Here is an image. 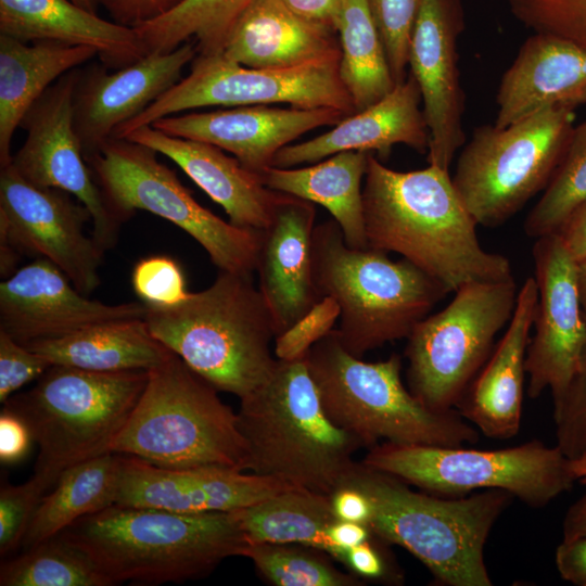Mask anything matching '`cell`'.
Here are the masks:
<instances>
[{
	"mask_svg": "<svg viewBox=\"0 0 586 586\" xmlns=\"http://www.w3.org/2000/svg\"><path fill=\"white\" fill-rule=\"evenodd\" d=\"M362 206L368 247L399 254L448 293L512 277L506 256L482 247L477 222L447 169L429 164L398 171L370 153Z\"/></svg>",
	"mask_w": 586,
	"mask_h": 586,
	"instance_id": "6da1fadb",
	"label": "cell"
},
{
	"mask_svg": "<svg viewBox=\"0 0 586 586\" xmlns=\"http://www.w3.org/2000/svg\"><path fill=\"white\" fill-rule=\"evenodd\" d=\"M84 551L113 585L181 583L244 556L249 540L233 511L181 513L113 505L58 534Z\"/></svg>",
	"mask_w": 586,
	"mask_h": 586,
	"instance_id": "7a4b0ae2",
	"label": "cell"
},
{
	"mask_svg": "<svg viewBox=\"0 0 586 586\" xmlns=\"http://www.w3.org/2000/svg\"><path fill=\"white\" fill-rule=\"evenodd\" d=\"M342 485L356 487L369 498L371 532L387 545L409 551L438 584L493 585L484 548L495 522L514 498L508 492L484 489L461 497L420 493L361 461H355Z\"/></svg>",
	"mask_w": 586,
	"mask_h": 586,
	"instance_id": "3957f363",
	"label": "cell"
},
{
	"mask_svg": "<svg viewBox=\"0 0 586 586\" xmlns=\"http://www.w3.org/2000/svg\"><path fill=\"white\" fill-rule=\"evenodd\" d=\"M238 424L252 473L331 495L362 446L324 412L305 358L277 359L270 375L240 399Z\"/></svg>",
	"mask_w": 586,
	"mask_h": 586,
	"instance_id": "277c9868",
	"label": "cell"
},
{
	"mask_svg": "<svg viewBox=\"0 0 586 586\" xmlns=\"http://www.w3.org/2000/svg\"><path fill=\"white\" fill-rule=\"evenodd\" d=\"M144 320L194 372L240 399L276 366L273 319L252 273L219 270L208 288L190 292L176 305L146 306Z\"/></svg>",
	"mask_w": 586,
	"mask_h": 586,
	"instance_id": "5b68a950",
	"label": "cell"
},
{
	"mask_svg": "<svg viewBox=\"0 0 586 586\" xmlns=\"http://www.w3.org/2000/svg\"><path fill=\"white\" fill-rule=\"evenodd\" d=\"M313 271L320 298L340 307L339 340L354 356L407 339L447 290L409 260L352 249L334 219L315 226Z\"/></svg>",
	"mask_w": 586,
	"mask_h": 586,
	"instance_id": "8992f818",
	"label": "cell"
},
{
	"mask_svg": "<svg viewBox=\"0 0 586 586\" xmlns=\"http://www.w3.org/2000/svg\"><path fill=\"white\" fill-rule=\"evenodd\" d=\"M322 408L342 430L371 448L380 441L459 447L479 440L456 410L425 407L402 381V357L364 361L341 343L335 328L304 356Z\"/></svg>",
	"mask_w": 586,
	"mask_h": 586,
	"instance_id": "52a82bcc",
	"label": "cell"
},
{
	"mask_svg": "<svg viewBox=\"0 0 586 586\" xmlns=\"http://www.w3.org/2000/svg\"><path fill=\"white\" fill-rule=\"evenodd\" d=\"M145 387L111 451L165 469L247 467L238 415L211 383L173 354Z\"/></svg>",
	"mask_w": 586,
	"mask_h": 586,
	"instance_id": "ba28073f",
	"label": "cell"
},
{
	"mask_svg": "<svg viewBox=\"0 0 586 586\" xmlns=\"http://www.w3.org/2000/svg\"><path fill=\"white\" fill-rule=\"evenodd\" d=\"M148 375L52 365L34 387L11 396L4 407L26 422L39 447L34 472L55 484L66 469L112 453Z\"/></svg>",
	"mask_w": 586,
	"mask_h": 586,
	"instance_id": "9c48e42d",
	"label": "cell"
},
{
	"mask_svg": "<svg viewBox=\"0 0 586 586\" xmlns=\"http://www.w3.org/2000/svg\"><path fill=\"white\" fill-rule=\"evenodd\" d=\"M361 462L435 495L502 489L533 508L545 507L576 481L571 459L537 440L492 450L383 442Z\"/></svg>",
	"mask_w": 586,
	"mask_h": 586,
	"instance_id": "30bf717a",
	"label": "cell"
},
{
	"mask_svg": "<svg viewBox=\"0 0 586 586\" xmlns=\"http://www.w3.org/2000/svg\"><path fill=\"white\" fill-rule=\"evenodd\" d=\"M574 110L556 106L505 128L473 130L451 178L477 225H502L546 188L574 130Z\"/></svg>",
	"mask_w": 586,
	"mask_h": 586,
	"instance_id": "8fae6325",
	"label": "cell"
},
{
	"mask_svg": "<svg viewBox=\"0 0 586 586\" xmlns=\"http://www.w3.org/2000/svg\"><path fill=\"white\" fill-rule=\"evenodd\" d=\"M517 297L513 276L473 282L455 291L442 310L419 321L404 352L411 394L433 411L455 409L510 321Z\"/></svg>",
	"mask_w": 586,
	"mask_h": 586,
	"instance_id": "7c38bea8",
	"label": "cell"
},
{
	"mask_svg": "<svg viewBox=\"0 0 586 586\" xmlns=\"http://www.w3.org/2000/svg\"><path fill=\"white\" fill-rule=\"evenodd\" d=\"M157 154L129 139L111 138L87 163L123 222L136 211L150 212L191 235L219 270L252 273L262 230L237 227L202 206Z\"/></svg>",
	"mask_w": 586,
	"mask_h": 586,
	"instance_id": "4fadbf2b",
	"label": "cell"
},
{
	"mask_svg": "<svg viewBox=\"0 0 586 586\" xmlns=\"http://www.w3.org/2000/svg\"><path fill=\"white\" fill-rule=\"evenodd\" d=\"M341 53L288 68H254L224 54L196 56L190 74L136 117L120 125L113 138L183 111L221 106L285 103L298 109L331 107L347 116L356 112L340 76Z\"/></svg>",
	"mask_w": 586,
	"mask_h": 586,
	"instance_id": "5bb4252c",
	"label": "cell"
},
{
	"mask_svg": "<svg viewBox=\"0 0 586 586\" xmlns=\"http://www.w3.org/2000/svg\"><path fill=\"white\" fill-rule=\"evenodd\" d=\"M79 75V68L64 74L28 110L20 126L26 140L10 165L28 182L60 189L79 201L91 215V235L105 252L117 244L124 222L99 187L74 129Z\"/></svg>",
	"mask_w": 586,
	"mask_h": 586,
	"instance_id": "9a60e30c",
	"label": "cell"
},
{
	"mask_svg": "<svg viewBox=\"0 0 586 586\" xmlns=\"http://www.w3.org/2000/svg\"><path fill=\"white\" fill-rule=\"evenodd\" d=\"M89 211L65 191L22 178L9 164L0 170V240L20 255L44 258L89 296L101 283L104 251L85 227Z\"/></svg>",
	"mask_w": 586,
	"mask_h": 586,
	"instance_id": "2e32d148",
	"label": "cell"
},
{
	"mask_svg": "<svg viewBox=\"0 0 586 586\" xmlns=\"http://www.w3.org/2000/svg\"><path fill=\"white\" fill-rule=\"evenodd\" d=\"M533 259L538 300L525 357L527 394L534 399L548 388L556 404L575 373L586 341L577 263L558 233L536 239Z\"/></svg>",
	"mask_w": 586,
	"mask_h": 586,
	"instance_id": "e0dca14e",
	"label": "cell"
},
{
	"mask_svg": "<svg viewBox=\"0 0 586 586\" xmlns=\"http://www.w3.org/2000/svg\"><path fill=\"white\" fill-rule=\"evenodd\" d=\"M463 28L462 0H422L409 44L408 66L420 88L430 132L426 160L447 170L466 141L457 54Z\"/></svg>",
	"mask_w": 586,
	"mask_h": 586,
	"instance_id": "ac0fdd59",
	"label": "cell"
},
{
	"mask_svg": "<svg viewBox=\"0 0 586 586\" xmlns=\"http://www.w3.org/2000/svg\"><path fill=\"white\" fill-rule=\"evenodd\" d=\"M142 302L110 305L79 292L54 264L36 258L0 283V330L26 345L93 324L144 318Z\"/></svg>",
	"mask_w": 586,
	"mask_h": 586,
	"instance_id": "d6986e66",
	"label": "cell"
},
{
	"mask_svg": "<svg viewBox=\"0 0 586 586\" xmlns=\"http://www.w3.org/2000/svg\"><path fill=\"white\" fill-rule=\"evenodd\" d=\"M196 54L195 42L191 40L166 53H149L113 73L105 65L80 69L74 92L73 122L85 160L113 138L120 125L175 86Z\"/></svg>",
	"mask_w": 586,
	"mask_h": 586,
	"instance_id": "ffe728a7",
	"label": "cell"
},
{
	"mask_svg": "<svg viewBox=\"0 0 586 586\" xmlns=\"http://www.w3.org/2000/svg\"><path fill=\"white\" fill-rule=\"evenodd\" d=\"M120 455L115 504L120 506L181 513L227 512L293 488L276 479L230 468L165 469Z\"/></svg>",
	"mask_w": 586,
	"mask_h": 586,
	"instance_id": "44dd1931",
	"label": "cell"
},
{
	"mask_svg": "<svg viewBox=\"0 0 586 586\" xmlns=\"http://www.w3.org/2000/svg\"><path fill=\"white\" fill-rule=\"evenodd\" d=\"M347 116L331 107L298 109L242 105L157 119L151 126L174 137L207 142L262 174L276 154L305 132L334 126Z\"/></svg>",
	"mask_w": 586,
	"mask_h": 586,
	"instance_id": "7402d4cb",
	"label": "cell"
},
{
	"mask_svg": "<svg viewBox=\"0 0 586 586\" xmlns=\"http://www.w3.org/2000/svg\"><path fill=\"white\" fill-rule=\"evenodd\" d=\"M315 218L314 203L280 192L272 221L262 230L255 270L277 336L321 300L313 271Z\"/></svg>",
	"mask_w": 586,
	"mask_h": 586,
	"instance_id": "603a6c76",
	"label": "cell"
},
{
	"mask_svg": "<svg viewBox=\"0 0 586 586\" xmlns=\"http://www.w3.org/2000/svg\"><path fill=\"white\" fill-rule=\"evenodd\" d=\"M421 104L419 85L409 73L383 99L345 116L329 131L282 148L272 166L291 168L314 164L344 151L377 152L379 158L384 160L396 144L426 154L430 132Z\"/></svg>",
	"mask_w": 586,
	"mask_h": 586,
	"instance_id": "cb8c5ba5",
	"label": "cell"
},
{
	"mask_svg": "<svg viewBox=\"0 0 586 586\" xmlns=\"http://www.w3.org/2000/svg\"><path fill=\"white\" fill-rule=\"evenodd\" d=\"M586 103V47L534 33L504 73L494 125L505 128L556 106Z\"/></svg>",
	"mask_w": 586,
	"mask_h": 586,
	"instance_id": "d4e9b609",
	"label": "cell"
},
{
	"mask_svg": "<svg viewBox=\"0 0 586 586\" xmlns=\"http://www.w3.org/2000/svg\"><path fill=\"white\" fill-rule=\"evenodd\" d=\"M538 300L534 277L518 292L508 328L456 410L485 436L509 440L521 426L525 357Z\"/></svg>",
	"mask_w": 586,
	"mask_h": 586,
	"instance_id": "484cf974",
	"label": "cell"
},
{
	"mask_svg": "<svg viewBox=\"0 0 586 586\" xmlns=\"http://www.w3.org/2000/svg\"><path fill=\"white\" fill-rule=\"evenodd\" d=\"M125 138L176 163L224 208L232 225L264 230L271 224L280 192L266 187L259 174L247 169L220 148L169 136L151 125L137 128Z\"/></svg>",
	"mask_w": 586,
	"mask_h": 586,
	"instance_id": "4316f807",
	"label": "cell"
},
{
	"mask_svg": "<svg viewBox=\"0 0 586 586\" xmlns=\"http://www.w3.org/2000/svg\"><path fill=\"white\" fill-rule=\"evenodd\" d=\"M0 34L25 42L89 47L103 65L115 69L148 54L133 28L103 20L71 0H0Z\"/></svg>",
	"mask_w": 586,
	"mask_h": 586,
	"instance_id": "83f0119b",
	"label": "cell"
},
{
	"mask_svg": "<svg viewBox=\"0 0 586 586\" xmlns=\"http://www.w3.org/2000/svg\"><path fill=\"white\" fill-rule=\"evenodd\" d=\"M341 53L337 33L283 0H254L229 30L221 54L247 67L288 68Z\"/></svg>",
	"mask_w": 586,
	"mask_h": 586,
	"instance_id": "f1b7e54d",
	"label": "cell"
},
{
	"mask_svg": "<svg viewBox=\"0 0 586 586\" xmlns=\"http://www.w3.org/2000/svg\"><path fill=\"white\" fill-rule=\"evenodd\" d=\"M94 56L89 47L30 43L0 34V167L11 163L14 132L33 104L64 74Z\"/></svg>",
	"mask_w": 586,
	"mask_h": 586,
	"instance_id": "f546056e",
	"label": "cell"
},
{
	"mask_svg": "<svg viewBox=\"0 0 586 586\" xmlns=\"http://www.w3.org/2000/svg\"><path fill=\"white\" fill-rule=\"evenodd\" d=\"M369 152L344 151L300 168L269 167L266 187L327 208L352 249H368L362 206Z\"/></svg>",
	"mask_w": 586,
	"mask_h": 586,
	"instance_id": "4dcf8cb0",
	"label": "cell"
},
{
	"mask_svg": "<svg viewBox=\"0 0 586 586\" xmlns=\"http://www.w3.org/2000/svg\"><path fill=\"white\" fill-rule=\"evenodd\" d=\"M26 346L51 365L101 372L149 371L174 354L151 333L144 318L106 321Z\"/></svg>",
	"mask_w": 586,
	"mask_h": 586,
	"instance_id": "1f68e13d",
	"label": "cell"
},
{
	"mask_svg": "<svg viewBox=\"0 0 586 586\" xmlns=\"http://www.w3.org/2000/svg\"><path fill=\"white\" fill-rule=\"evenodd\" d=\"M122 455L107 453L63 471L36 509L22 547L28 549L77 520L116 504Z\"/></svg>",
	"mask_w": 586,
	"mask_h": 586,
	"instance_id": "d6a6232c",
	"label": "cell"
},
{
	"mask_svg": "<svg viewBox=\"0 0 586 586\" xmlns=\"http://www.w3.org/2000/svg\"><path fill=\"white\" fill-rule=\"evenodd\" d=\"M234 512L249 543L301 544L330 556L327 530L336 518L329 495L293 487Z\"/></svg>",
	"mask_w": 586,
	"mask_h": 586,
	"instance_id": "836d02e7",
	"label": "cell"
},
{
	"mask_svg": "<svg viewBox=\"0 0 586 586\" xmlns=\"http://www.w3.org/2000/svg\"><path fill=\"white\" fill-rule=\"evenodd\" d=\"M340 76L355 110H364L397 85L367 0H342L337 23Z\"/></svg>",
	"mask_w": 586,
	"mask_h": 586,
	"instance_id": "e575fe53",
	"label": "cell"
},
{
	"mask_svg": "<svg viewBox=\"0 0 586 586\" xmlns=\"http://www.w3.org/2000/svg\"><path fill=\"white\" fill-rule=\"evenodd\" d=\"M254 0H182L164 15L135 27L148 54L194 41L200 55L221 53L226 37Z\"/></svg>",
	"mask_w": 586,
	"mask_h": 586,
	"instance_id": "d590c367",
	"label": "cell"
},
{
	"mask_svg": "<svg viewBox=\"0 0 586 586\" xmlns=\"http://www.w3.org/2000/svg\"><path fill=\"white\" fill-rule=\"evenodd\" d=\"M1 586H113L79 548L59 535L1 564Z\"/></svg>",
	"mask_w": 586,
	"mask_h": 586,
	"instance_id": "8d00e7d4",
	"label": "cell"
},
{
	"mask_svg": "<svg viewBox=\"0 0 586 586\" xmlns=\"http://www.w3.org/2000/svg\"><path fill=\"white\" fill-rule=\"evenodd\" d=\"M275 586H360L362 579L344 573L330 556L301 544L249 543L244 556Z\"/></svg>",
	"mask_w": 586,
	"mask_h": 586,
	"instance_id": "74e56055",
	"label": "cell"
},
{
	"mask_svg": "<svg viewBox=\"0 0 586 586\" xmlns=\"http://www.w3.org/2000/svg\"><path fill=\"white\" fill-rule=\"evenodd\" d=\"M585 200L586 122L574 127L563 157L525 219V233L535 239L556 233Z\"/></svg>",
	"mask_w": 586,
	"mask_h": 586,
	"instance_id": "f35d334b",
	"label": "cell"
},
{
	"mask_svg": "<svg viewBox=\"0 0 586 586\" xmlns=\"http://www.w3.org/2000/svg\"><path fill=\"white\" fill-rule=\"evenodd\" d=\"M511 13L534 33L586 47V0H507Z\"/></svg>",
	"mask_w": 586,
	"mask_h": 586,
	"instance_id": "ab89813d",
	"label": "cell"
},
{
	"mask_svg": "<svg viewBox=\"0 0 586 586\" xmlns=\"http://www.w3.org/2000/svg\"><path fill=\"white\" fill-rule=\"evenodd\" d=\"M396 84L407 77L409 44L422 0H367Z\"/></svg>",
	"mask_w": 586,
	"mask_h": 586,
	"instance_id": "60d3db41",
	"label": "cell"
},
{
	"mask_svg": "<svg viewBox=\"0 0 586 586\" xmlns=\"http://www.w3.org/2000/svg\"><path fill=\"white\" fill-rule=\"evenodd\" d=\"M54 486L47 476L35 473L23 484L0 488V555L22 546L33 515L46 492Z\"/></svg>",
	"mask_w": 586,
	"mask_h": 586,
	"instance_id": "b9f144b4",
	"label": "cell"
},
{
	"mask_svg": "<svg viewBox=\"0 0 586 586\" xmlns=\"http://www.w3.org/2000/svg\"><path fill=\"white\" fill-rule=\"evenodd\" d=\"M131 284L140 302L146 306H173L190 293L180 265L165 255L140 259L132 269Z\"/></svg>",
	"mask_w": 586,
	"mask_h": 586,
	"instance_id": "7bdbcfd3",
	"label": "cell"
},
{
	"mask_svg": "<svg viewBox=\"0 0 586 586\" xmlns=\"http://www.w3.org/2000/svg\"><path fill=\"white\" fill-rule=\"evenodd\" d=\"M586 320V319H585ZM557 446L570 459L586 451V341L577 368L559 402L553 404Z\"/></svg>",
	"mask_w": 586,
	"mask_h": 586,
	"instance_id": "ee69618b",
	"label": "cell"
},
{
	"mask_svg": "<svg viewBox=\"0 0 586 586\" xmlns=\"http://www.w3.org/2000/svg\"><path fill=\"white\" fill-rule=\"evenodd\" d=\"M340 307L330 296L322 297L309 311L275 339L277 359L294 360L334 329Z\"/></svg>",
	"mask_w": 586,
	"mask_h": 586,
	"instance_id": "f6af8a7d",
	"label": "cell"
},
{
	"mask_svg": "<svg viewBox=\"0 0 586 586\" xmlns=\"http://www.w3.org/2000/svg\"><path fill=\"white\" fill-rule=\"evenodd\" d=\"M52 365L41 355L0 330V402L42 375Z\"/></svg>",
	"mask_w": 586,
	"mask_h": 586,
	"instance_id": "bcb514c9",
	"label": "cell"
},
{
	"mask_svg": "<svg viewBox=\"0 0 586 586\" xmlns=\"http://www.w3.org/2000/svg\"><path fill=\"white\" fill-rule=\"evenodd\" d=\"M387 544L375 535L344 551L342 564L361 579L399 585L404 575L392 560Z\"/></svg>",
	"mask_w": 586,
	"mask_h": 586,
	"instance_id": "7dc6e473",
	"label": "cell"
},
{
	"mask_svg": "<svg viewBox=\"0 0 586 586\" xmlns=\"http://www.w3.org/2000/svg\"><path fill=\"white\" fill-rule=\"evenodd\" d=\"M114 22L135 28L174 9L182 0H99Z\"/></svg>",
	"mask_w": 586,
	"mask_h": 586,
	"instance_id": "c3c4849f",
	"label": "cell"
},
{
	"mask_svg": "<svg viewBox=\"0 0 586 586\" xmlns=\"http://www.w3.org/2000/svg\"><path fill=\"white\" fill-rule=\"evenodd\" d=\"M34 442L26 422L15 412L3 407L0 413V460L15 463L27 455Z\"/></svg>",
	"mask_w": 586,
	"mask_h": 586,
	"instance_id": "681fc988",
	"label": "cell"
},
{
	"mask_svg": "<svg viewBox=\"0 0 586 586\" xmlns=\"http://www.w3.org/2000/svg\"><path fill=\"white\" fill-rule=\"evenodd\" d=\"M560 576L577 586H586V537L563 540L556 550Z\"/></svg>",
	"mask_w": 586,
	"mask_h": 586,
	"instance_id": "f907efd6",
	"label": "cell"
},
{
	"mask_svg": "<svg viewBox=\"0 0 586 586\" xmlns=\"http://www.w3.org/2000/svg\"><path fill=\"white\" fill-rule=\"evenodd\" d=\"M330 499L336 519L368 524L372 506L369 498L358 488L342 485L330 495Z\"/></svg>",
	"mask_w": 586,
	"mask_h": 586,
	"instance_id": "816d5d0a",
	"label": "cell"
},
{
	"mask_svg": "<svg viewBox=\"0 0 586 586\" xmlns=\"http://www.w3.org/2000/svg\"><path fill=\"white\" fill-rule=\"evenodd\" d=\"M374 534L361 523L334 520L327 530V537L331 547L330 557L342 562L345 550L372 538Z\"/></svg>",
	"mask_w": 586,
	"mask_h": 586,
	"instance_id": "f5cc1de1",
	"label": "cell"
},
{
	"mask_svg": "<svg viewBox=\"0 0 586 586\" xmlns=\"http://www.w3.org/2000/svg\"><path fill=\"white\" fill-rule=\"evenodd\" d=\"M285 4L302 17L336 30L341 14L342 0H283Z\"/></svg>",
	"mask_w": 586,
	"mask_h": 586,
	"instance_id": "db71d44e",
	"label": "cell"
},
{
	"mask_svg": "<svg viewBox=\"0 0 586 586\" xmlns=\"http://www.w3.org/2000/svg\"><path fill=\"white\" fill-rule=\"evenodd\" d=\"M576 260H586V200L578 205L556 232Z\"/></svg>",
	"mask_w": 586,
	"mask_h": 586,
	"instance_id": "11a10c76",
	"label": "cell"
},
{
	"mask_svg": "<svg viewBox=\"0 0 586 586\" xmlns=\"http://www.w3.org/2000/svg\"><path fill=\"white\" fill-rule=\"evenodd\" d=\"M562 535L563 540L586 537V491L566 511Z\"/></svg>",
	"mask_w": 586,
	"mask_h": 586,
	"instance_id": "9f6ffc18",
	"label": "cell"
},
{
	"mask_svg": "<svg viewBox=\"0 0 586 586\" xmlns=\"http://www.w3.org/2000/svg\"><path fill=\"white\" fill-rule=\"evenodd\" d=\"M577 278L581 305L586 319V260L577 263Z\"/></svg>",
	"mask_w": 586,
	"mask_h": 586,
	"instance_id": "6f0895ef",
	"label": "cell"
},
{
	"mask_svg": "<svg viewBox=\"0 0 586 586\" xmlns=\"http://www.w3.org/2000/svg\"><path fill=\"white\" fill-rule=\"evenodd\" d=\"M571 468L576 477L586 484V451L575 459H571Z\"/></svg>",
	"mask_w": 586,
	"mask_h": 586,
	"instance_id": "680465c9",
	"label": "cell"
},
{
	"mask_svg": "<svg viewBox=\"0 0 586 586\" xmlns=\"http://www.w3.org/2000/svg\"><path fill=\"white\" fill-rule=\"evenodd\" d=\"M71 1H73L77 5L86 9V10H88L90 12L97 13V7H98V1L99 0H71Z\"/></svg>",
	"mask_w": 586,
	"mask_h": 586,
	"instance_id": "91938a15",
	"label": "cell"
}]
</instances>
